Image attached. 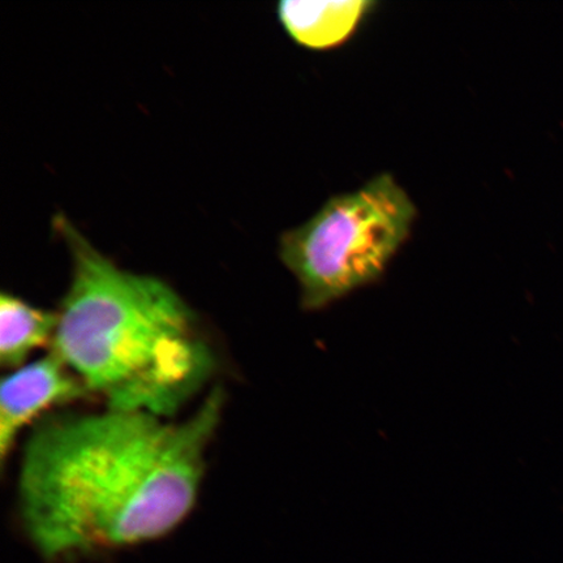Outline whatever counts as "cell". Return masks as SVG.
<instances>
[{"mask_svg": "<svg viewBox=\"0 0 563 563\" xmlns=\"http://www.w3.org/2000/svg\"><path fill=\"white\" fill-rule=\"evenodd\" d=\"M224 399L214 387L180 421L106 408L41 422L18 478L20 520L33 547L63 560L174 531L199 497Z\"/></svg>", "mask_w": 563, "mask_h": 563, "instance_id": "1", "label": "cell"}, {"mask_svg": "<svg viewBox=\"0 0 563 563\" xmlns=\"http://www.w3.org/2000/svg\"><path fill=\"white\" fill-rule=\"evenodd\" d=\"M53 227L73 273L52 351L106 408L172 419L216 371L199 319L165 280L122 269L66 216Z\"/></svg>", "mask_w": 563, "mask_h": 563, "instance_id": "2", "label": "cell"}, {"mask_svg": "<svg viewBox=\"0 0 563 563\" xmlns=\"http://www.w3.org/2000/svg\"><path fill=\"white\" fill-rule=\"evenodd\" d=\"M418 208L389 173L336 195L284 232L280 262L297 278L300 305L317 312L376 284L410 238Z\"/></svg>", "mask_w": 563, "mask_h": 563, "instance_id": "3", "label": "cell"}, {"mask_svg": "<svg viewBox=\"0 0 563 563\" xmlns=\"http://www.w3.org/2000/svg\"><path fill=\"white\" fill-rule=\"evenodd\" d=\"M88 396L86 385L54 351L12 371L4 377L0 391V461L3 466L27 426L54 407Z\"/></svg>", "mask_w": 563, "mask_h": 563, "instance_id": "4", "label": "cell"}, {"mask_svg": "<svg viewBox=\"0 0 563 563\" xmlns=\"http://www.w3.org/2000/svg\"><path fill=\"white\" fill-rule=\"evenodd\" d=\"M377 4L372 0H287L278 4L277 15L295 44L311 51H330L354 37Z\"/></svg>", "mask_w": 563, "mask_h": 563, "instance_id": "5", "label": "cell"}, {"mask_svg": "<svg viewBox=\"0 0 563 563\" xmlns=\"http://www.w3.org/2000/svg\"><path fill=\"white\" fill-rule=\"evenodd\" d=\"M58 312L46 311L13 294L0 298V363L15 371L35 350L54 342Z\"/></svg>", "mask_w": 563, "mask_h": 563, "instance_id": "6", "label": "cell"}]
</instances>
